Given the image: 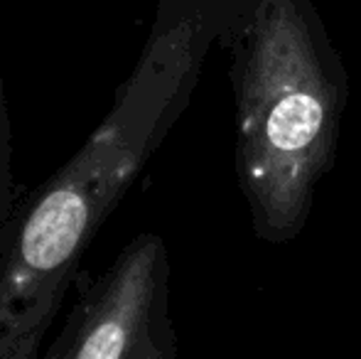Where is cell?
Wrapping results in <instances>:
<instances>
[{
	"mask_svg": "<svg viewBox=\"0 0 361 359\" xmlns=\"http://www.w3.org/2000/svg\"><path fill=\"white\" fill-rule=\"evenodd\" d=\"M15 207L18 205H15V182H13V128H10L3 74H0V231L8 226Z\"/></svg>",
	"mask_w": 361,
	"mask_h": 359,
	"instance_id": "obj_4",
	"label": "cell"
},
{
	"mask_svg": "<svg viewBox=\"0 0 361 359\" xmlns=\"http://www.w3.org/2000/svg\"><path fill=\"white\" fill-rule=\"evenodd\" d=\"M231 57L236 178L266 244L305 229L337 158L349 74L314 0H221Z\"/></svg>",
	"mask_w": 361,
	"mask_h": 359,
	"instance_id": "obj_2",
	"label": "cell"
},
{
	"mask_svg": "<svg viewBox=\"0 0 361 359\" xmlns=\"http://www.w3.org/2000/svg\"><path fill=\"white\" fill-rule=\"evenodd\" d=\"M170 256L162 236L140 234L81 291L47 359H175Z\"/></svg>",
	"mask_w": 361,
	"mask_h": 359,
	"instance_id": "obj_3",
	"label": "cell"
},
{
	"mask_svg": "<svg viewBox=\"0 0 361 359\" xmlns=\"http://www.w3.org/2000/svg\"><path fill=\"white\" fill-rule=\"evenodd\" d=\"M221 0H157L145 47L99 128L0 231V359H32L86 249L190 106Z\"/></svg>",
	"mask_w": 361,
	"mask_h": 359,
	"instance_id": "obj_1",
	"label": "cell"
}]
</instances>
